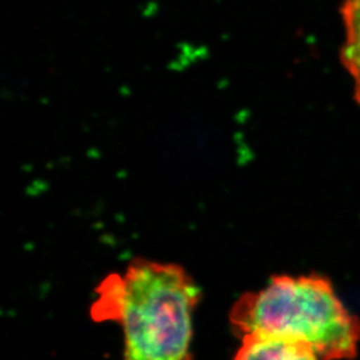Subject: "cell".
Instances as JSON below:
<instances>
[{
    "instance_id": "1",
    "label": "cell",
    "mask_w": 360,
    "mask_h": 360,
    "mask_svg": "<svg viewBox=\"0 0 360 360\" xmlns=\"http://www.w3.org/2000/svg\"><path fill=\"white\" fill-rule=\"evenodd\" d=\"M96 294L92 320L122 326L124 360H193V314L202 292L182 266L134 259Z\"/></svg>"
},
{
    "instance_id": "2",
    "label": "cell",
    "mask_w": 360,
    "mask_h": 360,
    "mask_svg": "<svg viewBox=\"0 0 360 360\" xmlns=\"http://www.w3.org/2000/svg\"><path fill=\"white\" fill-rule=\"evenodd\" d=\"M238 337L264 333L302 340L321 360L357 356L360 320L340 302L324 276H278L265 288L245 292L229 314Z\"/></svg>"
},
{
    "instance_id": "3",
    "label": "cell",
    "mask_w": 360,
    "mask_h": 360,
    "mask_svg": "<svg viewBox=\"0 0 360 360\" xmlns=\"http://www.w3.org/2000/svg\"><path fill=\"white\" fill-rule=\"evenodd\" d=\"M232 360H320L313 347L302 340L264 333L241 337Z\"/></svg>"
},
{
    "instance_id": "4",
    "label": "cell",
    "mask_w": 360,
    "mask_h": 360,
    "mask_svg": "<svg viewBox=\"0 0 360 360\" xmlns=\"http://www.w3.org/2000/svg\"><path fill=\"white\" fill-rule=\"evenodd\" d=\"M345 41L340 60L354 83V99L360 105V0H344L340 7Z\"/></svg>"
}]
</instances>
